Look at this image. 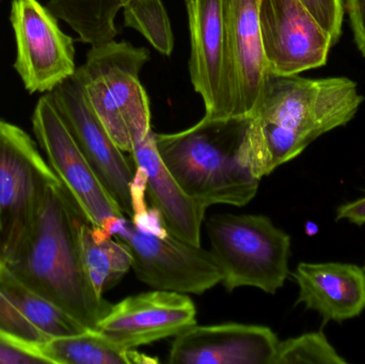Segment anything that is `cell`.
I'll return each mask as SVG.
<instances>
[{"label":"cell","mask_w":365,"mask_h":364,"mask_svg":"<svg viewBox=\"0 0 365 364\" xmlns=\"http://www.w3.org/2000/svg\"><path fill=\"white\" fill-rule=\"evenodd\" d=\"M85 220L87 217L61 181L53 184L19 258L6 266L79 324L98 331L113 305L96 292L86 273L79 241Z\"/></svg>","instance_id":"7a4b0ae2"},{"label":"cell","mask_w":365,"mask_h":364,"mask_svg":"<svg viewBox=\"0 0 365 364\" xmlns=\"http://www.w3.org/2000/svg\"><path fill=\"white\" fill-rule=\"evenodd\" d=\"M60 182L28 134L0 120V262L25 246L49 186Z\"/></svg>","instance_id":"8992f818"},{"label":"cell","mask_w":365,"mask_h":364,"mask_svg":"<svg viewBox=\"0 0 365 364\" xmlns=\"http://www.w3.org/2000/svg\"><path fill=\"white\" fill-rule=\"evenodd\" d=\"M345 8L351 19L356 44L365 57V0H345Z\"/></svg>","instance_id":"d4e9b609"},{"label":"cell","mask_w":365,"mask_h":364,"mask_svg":"<svg viewBox=\"0 0 365 364\" xmlns=\"http://www.w3.org/2000/svg\"><path fill=\"white\" fill-rule=\"evenodd\" d=\"M1 265H2V264H1V262H0V267H1Z\"/></svg>","instance_id":"4316f807"},{"label":"cell","mask_w":365,"mask_h":364,"mask_svg":"<svg viewBox=\"0 0 365 364\" xmlns=\"http://www.w3.org/2000/svg\"><path fill=\"white\" fill-rule=\"evenodd\" d=\"M11 24L16 40L14 68L30 93L47 92L76 72L74 40L38 0H13Z\"/></svg>","instance_id":"30bf717a"},{"label":"cell","mask_w":365,"mask_h":364,"mask_svg":"<svg viewBox=\"0 0 365 364\" xmlns=\"http://www.w3.org/2000/svg\"><path fill=\"white\" fill-rule=\"evenodd\" d=\"M51 364H151L158 363L135 350H126L98 331L53 338L41 346Z\"/></svg>","instance_id":"d6986e66"},{"label":"cell","mask_w":365,"mask_h":364,"mask_svg":"<svg viewBox=\"0 0 365 364\" xmlns=\"http://www.w3.org/2000/svg\"><path fill=\"white\" fill-rule=\"evenodd\" d=\"M32 125L49 166L93 226L96 236L113 237L126 217L77 147L47 94L36 104Z\"/></svg>","instance_id":"ba28073f"},{"label":"cell","mask_w":365,"mask_h":364,"mask_svg":"<svg viewBox=\"0 0 365 364\" xmlns=\"http://www.w3.org/2000/svg\"><path fill=\"white\" fill-rule=\"evenodd\" d=\"M175 338L173 364H272L280 342L268 327L236 323L195 324Z\"/></svg>","instance_id":"5bb4252c"},{"label":"cell","mask_w":365,"mask_h":364,"mask_svg":"<svg viewBox=\"0 0 365 364\" xmlns=\"http://www.w3.org/2000/svg\"><path fill=\"white\" fill-rule=\"evenodd\" d=\"M336 220H346L356 226L365 224V196L351 202L344 203L336 209Z\"/></svg>","instance_id":"484cf974"},{"label":"cell","mask_w":365,"mask_h":364,"mask_svg":"<svg viewBox=\"0 0 365 364\" xmlns=\"http://www.w3.org/2000/svg\"><path fill=\"white\" fill-rule=\"evenodd\" d=\"M248 122L249 118L203 117L182 132H154L158 154L185 194L205 207L251 202L261 180L253 177L240 155Z\"/></svg>","instance_id":"3957f363"},{"label":"cell","mask_w":365,"mask_h":364,"mask_svg":"<svg viewBox=\"0 0 365 364\" xmlns=\"http://www.w3.org/2000/svg\"><path fill=\"white\" fill-rule=\"evenodd\" d=\"M124 25L137 30L162 55L170 56L175 38L162 0H128L123 6Z\"/></svg>","instance_id":"44dd1931"},{"label":"cell","mask_w":365,"mask_h":364,"mask_svg":"<svg viewBox=\"0 0 365 364\" xmlns=\"http://www.w3.org/2000/svg\"><path fill=\"white\" fill-rule=\"evenodd\" d=\"M193 301L181 293L155 290L113 305L98 331L126 350L175 337L197 324Z\"/></svg>","instance_id":"4fadbf2b"},{"label":"cell","mask_w":365,"mask_h":364,"mask_svg":"<svg viewBox=\"0 0 365 364\" xmlns=\"http://www.w3.org/2000/svg\"><path fill=\"white\" fill-rule=\"evenodd\" d=\"M55 305L23 284L6 265L0 267V331L40 350L53 338L86 333Z\"/></svg>","instance_id":"2e32d148"},{"label":"cell","mask_w":365,"mask_h":364,"mask_svg":"<svg viewBox=\"0 0 365 364\" xmlns=\"http://www.w3.org/2000/svg\"><path fill=\"white\" fill-rule=\"evenodd\" d=\"M190 34L189 73L201 95L204 117L234 118L233 92L225 49L223 0H185Z\"/></svg>","instance_id":"7c38bea8"},{"label":"cell","mask_w":365,"mask_h":364,"mask_svg":"<svg viewBox=\"0 0 365 364\" xmlns=\"http://www.w3.org/2000/svg\"><path fill=\"white\" fill-rule=\"evenodd\" d=\"M210 254L232 292L242 286L276 294L289 275L291 236L263 215L216 214L206 220Z\"/></svg>","instance_id":"5b68a950"},{"label":"cell","mask_w":365,"mask_h":364,"mask_svg":"<svg viewBox=\"0 0 365 364\" xmlns=\"http://www.w3.org/2000/svg\"><path fill=\"white\" fill-rule=\"evenodd\" d=\"M364 98L346 77L309 79L268 73L240 145L245 166L262 180L313 141L357 115Z\"/></svg>","instance_id":"6da1fadb"},{"label":"cell","mask_w":365,"mask_h":364,"mask_svg":"<svg viewBox=\"0 0 365 364\" xmlns=\"http://www.w3.org/2000/svg\"><path fill=\"white\" fill-rule=\"evenodd\" d=\"M149 51L115 40L91 46L76 68L94 113L124 153L151 132V108L140 75Z\"/></svg>","instance_id":"277c9868"},{"label":"cell","mask_w":365,"mask_h":364,"mask_svg":"<svg viewBox=\"0 0 365 364\" xmlns=\"http://www.w3.org/2000/svg\"><path fill=\"white\" fill-rule=\"evenodd\" d=\"M299 288L296 305L317 312L324 324L361 316L365 310V271L349 263L302 262L293 273Z\"/></svg>","instance_id":"e0dca14e"},{"label":"cell","mask_w":365,"mask_h":364,"mask_svg":"<svg viewBox=\"0 0 365 364\" xmlns=\"http://www.w3.org/2000/svg\"><path fill=\"white\" fill-rule=\"evenodd\" d=\"M113 236L128 246L139 281L155 290L201 295L222 281L220 267L210 251L168 231L148 232L124 218Z\"/></svg>","instance_id":"52a82bcc"},{"label":"cell","mask_w":365,"mask_h":364,"mask_svg":"<svg viewBox=\"0 0 365 364\" xmlns=\"http://www.w3.org/2000/svg\"><path fill=\"white\" fill-rule=\"evenodd\" d=\"M259 0H223L225 49L234 118H250L267 78L259 23Z\"/></svg>","instance_id":"9a60e30c"},{"label":"cell","mask_w":365,"mask_h":364,"mask_svg":"<svg viewBox=\"0 0 365 364\" xmlns=\"http://www.w3.org/2000/svg\"><path fill=\"white\" fill-rule=\"evenodd\" d=\"M259 23L270 74L289 76L325 66L331 36L300 0H259Z\"/></svg>","instance_id":"8fae6325"},{"label":"cell","mask_w":365,"mask_h":364,"mask_svg":"<svg viewBox=\"0 0 365 364\" xmlns=\"http://www.w3.org/2000/svg\"><path fill=\"white\" fill-rule=\"evenodd\" d=\"M321 27L331 36L334 45L342 36L343 0H300Z\"/></svg>","instance_id":"603a6c76"},{"label":"cell","mask_w":365,"mask_h":364,"mask_svg":"<svg viewBox=\"0 0 365 364\" xmlns=\"http://www.w3.org/2000/svg\"><path fill=\"white\" fill-rule=\"evenodd\" d=\"M130 155L135 166L145 170V194L152 207L160 213L165 229L190 245L201 246V229L207 207L185 194L165 166L153 130L135 143Z\"/></svg>","instance_id":"ac0fdd59"},{"label":"cell","mask_w":365,"mask_h":364,"mask_svg":"<svg viewBox=\"0 0 365 364\" xmlns=\"http://www.w3.org/2000/svg\"><path fill=\"white\" fill-rule=\"evenodd\" d=\"M364 271H365V263H364Z\"/></svg>","instance_id":"83f0119b"},{"label":"cell","mask_w":365,"mask_h":364,"mask_svg":"<svg viewBox=\"0 0 365 364\" xmlns=\"http://www.w3.org/2000/svg\"><path fill=\"white\" fill-rule=\"evenodd\" d=\"M345 364L323 331L304 333L279 342L272 364Z\"/></svg>","instance_id":"7402d4cb"},{"label":"cell","mask_w":365,"mask_h":364,"mask_svg":"<svg viewBox=\"0 0 365 364\" xmlns=\"http://www.w3.org/2000/svg\"><path fill=\"white\" fill-rule=\"evenodd\" d=\"M47 95L111 198L124 216L132 219L134 209L130 185L136 166L118 147L94 113L76 72Z\"/></svg>","instance_id":"9c48e42d"},{"label":"cell","mask_w":365,"mask_h":364,"mask_svg":"<svg viewBox=\"0 0 365 364\" xmlns=\"http://www.w3.org/2000/svg\"><path fill=\"white\" fill-rule=\"evenodd\" d=\"M100 239L93 233L89 220L79 230L81 256L86 273L98 295L115 288L132 269V254L128 246L117 239Z\"/></svg>","instance_id":"ffe728a7"},{"label":"cell","mask_w":365,"mask_h":364,"mask_svg":"<svg viewBox=\"0 0 365 364\" xmlns=\"http://www.w3.org/2000/svg\"><path fill=\"white\" fill-rule=\"evenodd\" d=\"M0 364H51L38 348L16 341L0 331Z\"/></svg>","instance_id":"cb8c5ba5"}]
</instances>
